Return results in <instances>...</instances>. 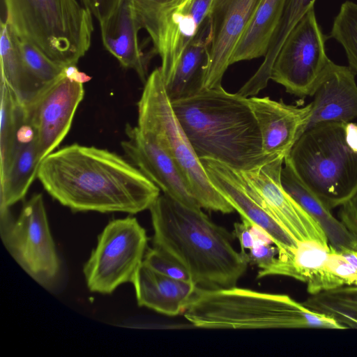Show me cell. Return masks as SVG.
<instances>
[{
  "label": "cell",
  "mask_w": 357,
  "mask_h": 357,
  "mask_svg": "<svg viewBox=\"0 0 357 357\" xmlns=\"http://www.w3.org/2000/svg\"><path fill=\"white\" fill-rule=\"evenodd\" d=\"M302 304L335 321L342 329L357 328V286L344 285L312 294Z\"/></svg>",
  "instance_id": "obj_28"
},
{
  "label": "cell",
  "mask_w": 357,
  "mask_h": 357,
  "mask_svg": "<svg viewBox=\"0 0 357 357\" xmlns=\"http://www.w3.org/2000/svg\"><path fill=\"white\" fill-rule=\"evenodd\" d=\"M122 0H95V17L98 23L108 18L116 9Z\"/></svg>",
  "instance_id": "obj_37"
},
{
  "label": "cell",
  "mask_w": 357,
  "mask_h": 357,
  "mask_svg": "<svg viewBox=\"0 0 357 357\" xmlns=\"http://www.w3.org/2000/svg\"><path fill=\"white\" fill-rule=\"evenodd\" d=\"M330 37L343 47L349 66L357 73V3L346 1L334 19Z\"/></svg>",
  "instance_id": "obj_31"
},
{
  "label": "cell",
  "mask_w": 357,
  "mask_h": 357,
  "mask_svg": "<svg viewBox=\"0 0 357 357\" xmlns=\"http://www.w3.org/2000/svg\"><path fill=\"white\" fill-rule=\"evenodd\" d=\"M356 73L349 66L328 64L312 96L307 129L326 122H349L357 117Z\"/></svg>",
  "instance_id": "obj_18"
},
{
  "label": "cell",
  "mask_w": 357,
  "mask_h": 357,
  "mask_svg": "<svg viewBox=\"0 0 357 357\" xmlns=\"http://www.w3.org/2000/svg\"><path fill=\"white\" fill-rule=\"evenodd\" d=\"M5 20L20 39L52 61L77 65L90 48L93 14L77 0H3Z\"/></svg>",
  "instance_id": "obj_5"
},
{
  "label": "cell",
  "mask_w": 357,
  "mask_h": 357,
  "mask_svg": "<svg viewBox=\"0 0 357 357\" xmlns=\"http://www.w3.org/2000/svg\"><path fill=\"white\" fill-rule=\"evenodd\" d=\"M197 328L209 329H342L331 318L316 313L286 294L236 287L197 288L184 312Z\"/></svg>",
  "instance_id": "obj_4"
},
{
  "label": "cell",
  "mask_w": 357,
  "mask_h": 357,
  "mask_svg": "<svg viewBox=\"0 0 357 357\" xmlns=\"http://www.w3.org/2000/svg\"><path fill=\"white\" fill-rule=\"evenodd\" d=\"M121 142L126 155L170 198L190 207L201 208L173 159L156 143L145 138L136 126L128 124Z\"/></svg>",
  "instance_id": "obj_16"
},
{
  "label": "cell",
  "mask_w": 357,
  "mask_h": 357,
  "mask_svg": "<svg viewBox=\"0 0 357 357\" xmlns=\"http://www.w3.org/2000/svg\"><path fill=\"white\" fill-rule=\"evenodd\" d=\"M84 96L83 83L64 73L43 89L25 107L26 119L36 134L41 161L68 133Z\"/></svg>",
  "instance_id": "obj_13"
},
{
  "label": "cell",
  "mask_w": 357,
  "mask_h": 357,
  "mask_svg": "<svg viewBox=\"0 0 357 357\" xmlns=\"http://www.w3.org/2000/svg\"><path fill=\"white\" fill-rule=\"evenodd\" d=\"M329 247L327 265L330 271L338 277L344 285L357 286V268L349 262L341 252Z\"/></svg>",
  "instance_id": "obj_33"
},
{
  "label": "cell",
  "mask_w": 357,
  "mask_h": 357,
  "mask_svg": "<svg viewBox=\"0 0 357 357\" xmlns=\"http://www.w3.org/2000/svg\"><path fill=\"white\" fill-rule=\"evenodd\" d=\"M1 79L13 91L18 101L26 107L38 94L20 50L17 38L6 21H1Z\"/></svg>",
  "instance_id": "obj_27"
},
{
  "label": "cell",
  "mask_w": 357,
  "mask_h": 357,
  "mask_svg": "<svg viewBox=\"0 0 357 357\" xmlns=\"http://www.w3.org/2000/svg\"><path fill=\"white\" fill-rule=\"evenodd\" d=\"M282 157L248 171L239 172L248 192L298 242H316L329 247L319 223L289 194L281 181Z\"/></svg>",
  "instance_id": "obj_12"
},
{
  "label": "cell",
  "mask_w": 357,
  "mask_h": 357,
  "mask_svg": "<svg viewBox=\"0 0 357 357\" xmlns=\"http://www.w3.org/2000/svg\"><path fill=\"white\" fill-rule=\"evenodd\" d=\"M346 123L326 122L307 129L284 159L331 210L357 191V153L346 142Z\"/></svg>",
  "instance_id": "obj_6"
},
{
  "label": "cell",
  "mask_w": 357,
  "mask_h": 357,
  "mask_svg": "<svg viewBox=\"0 0 357 357\" xmlns=\"http://www.w3.org/2000/svg\"><path fill=\"white\" fill-rule=\"evenodd\" d=\"M340 220L357 238V191L339 211Z\"/></svg>",
  "instance_id": "obj_35"
},
{
  "label": "cell",
  "mask_w": 357,
  "mask_h": 357,
  "mask_svg": "<svg viewBox=\"0 0 357 357\" xmlns=\"http://www.w3.org/2000/svg\"><path fill=\"white\" fill-rule=\"evenodd\" d=\"M248 99L259 128L264 153L273 158H285L306 130L312 116V102L298 107L269 97Z\"/></svg>",
  "instance_id": "obj_17"
},
{
  "label": "cell",
  "mask_w": 357,
  "mask_h": 357,
  "mask_svg": "<svg viewBox=\"0 0 357 357\" xmlns=\"http://www.w3.org/2000/svg\"><path fill=\"white\" fill-rule=\"evenodd\" d=\"M17 38L26 68L38 93L64 74L66 66L52 61L31 43Z\"/></svg>",
  "instance_id": "obj_30"
},
{
  "label": "cell",
  "mask_w": 357,
  "mask_h": 357,
  "mask_svg": "<svg viewBox=\"0 0 357 357\" xmlns=\"http://www.w3.org/2000/svg\"><path fill=\"white\" fill-rule=\"evenodd\" d=\"M276 252L278 253L276 247L271 244H256L250 250L249 253H246V257L248 264H256L260 271H265L272 266L276 259Z\"/></svg>",
  "instance_id": "obj_34"
},
{
  "label": "cell",
  "mask_w": 357,
  "mask_h": 357,
  "mask_svg": "<svg viewBox=\"0 0 357 357\" xmlns=\"http://www.w3.org/2000/svg\"><path fill=\"white\" fill-rule=\"evenodd\" d=\"M315 0H285L282 15L275 28L264 59L257 70L237 92L248 98L257 95L264 89L271 79V70L275 60L287 36L314 7Z\"/></svg>",
  "instance_id": "obj_24"
},
{
  "label": "cell",
  "mask_w": 357,
  "mask_h": 357,
  "mask_svg": "<svg viewBox=\"0 0 357 357\" xmlns=\"http://www.w3.org/2000/svg\"><path fill=\"white\" fill-rule=\"evenodd\" d=\"M82 3L89 10L93 15L96 13V2L95 0H81Z\"/></svg>",
  "instance_id": "obj_40"
},
{
  "label": "cell",
  "mask_w": 357,
  "mask_h": 357,
  "mask_svg": "<svg viewBox=\"0 0 357 357\" xmlns=\"http://www.w3.org/2000/svg\"><path fill=\"white\" fill-rule=\"evenodd\" d=\"M217 190L241 218L264 229L278 250V257L291 259L298 242L277 219L247 190L238 171L215 160L200 159Z\"/></svg>",
  "instance_id": "obj_15"
},
{
  "label": "cell",
  "mask_w": 357,
  "mask_h": 357,
  "mask_svg": "<svg viewBox=\"0 0 357 357\" xmlns=\"http://www.w3.org/2000/svg\"><path fill=\"white\" fill-rule=\"evenodd\" d=\"M0 235L14 260L46 289L55 287L61 261L52 238L41 194H35L14 218L9 209L0 211Z\"/></svg>",
  "instance_id": "obj_8"
},
{
  "label": "cell",
  "mask_w": 357,
  "mask_h": 357,
  "mask_svg": "<svg viewBox=\"0 0 357 357\" xmlns=\"http://www.w3.org/2000/svg\"><path fill=\"white\" fill-rule=\"evenodd\" d=\"M281 181L289 194L319 223L328 241L337 251L357 249V238L354 236L328 208L298 178L291 165L284 160Z\"/></svg>",
  "instance_id": "obj_22"
},
{
  "label": "cell",
  "mask_w": 357,
  "mask_h": 357,
  "mask_svg": "<svg viewBox=\"0 0 357 357\" xmlns=\"http://www.w3.org/2000/svg\"><path fill=\"white\" fill-rule=\"evenodd\" d=\"M285 0H259L231 59V64L264 56Z\"/></svg>",
  "instance_id": "obj_25"
},
{
  "label": "cell",
  "mask_w": 357,
  "mask_h": 357,
  "mask_svg": "<svg viewBox=\"0 0 357 357\" xmlns=\"http://www.w3.org/2000/svg\"><path fill=\"white\" fill-rule=\"evenodd\" d=\"M241 222L234 224V235L238 239L241 251L250 250L256 245V241L251 230L252 223L245 218H241Z\"/></svg>",
  "instance_id": "obj_36"
},
{
  "label": "cell",
  "mask_w": 357,
  "mask_h": 357,
  "mask_svg": "<svg viewBox=\"0 0 357 357\" xmlns=\"http://www.w3.org/2000/svg\"><path fill=\"white\" fill-rule=\"evenodd\" d=\"M259 0H213L209 20L211 40L204 67V89L222 86L235 49Z\"/></svg>",
  "instance_id": "obj_14"
},
{
  "label": "cell",
  "mask_w": 357,
  "mask_h": 357,
  "mask_svg": "<svg viewBox=\"0 0 357 357\" xmlns=\"http://www.w3.org/2000/svg\"><path fill=\"white\" fill-rule=\"evenodd\" d=\"M37 178L46 192L75 212L136 214L160 188L132 162L107 149L73 144L47 155Z\"/></svg>",
  "instance_id": "obj_1"
},
{
  "label": "cell",
  "mask_w": 357,
  "mask_h": 357,
  "mask_svg": "<svg viewBox=\"0 0 357 357\" xmlns=\"http://www.w3.org/2000/svg\"><path fill=\"white\" fill-rule=\"evenodd\" d=\"M153 245L172 257L190 274L198 289L236 287L246 271V252H238L231 236L202 208L185 206L163 195L149 208Z\"/></svg>",
  "instance_id": "obj_2"
},
{
  "label": "cell",
  "mask_w": 357,
  "mask_h": 357,
  "mask_svg": "<svg viewBox=\"0 0 357 357\" xmlns=\"http://www.w3.org/2000/svg\"><path fill=\"white\" fill-rule=\"evenodd\" d=\"M340 252H341V254L349 262L357 268V249H347L340 251Z\"/></svg>",
  "instance_id": "obj_39"
},
{
  "label": "cell",
  "mask_w": 357,
  "mask_h": 357,
  "mask_svg": "<svg viewBox=\"0 0 357 357\" xmlns=\"http://www.w3.org/2000/svg\"><path fill=\"white\" fill-rule=\"evenodd\" d=\"M326 39L312 7L287 36L273 63L271 79L291 94L312 96L331 61L326 53Z\"/></svg>",
  "instance_id": "obj_11"
},
{
  "label": "cell",
  "mask_w": 357,
  "mask_h": 357,
  "mask_svg": "<svg viewBox=\"0 0 357 357\" xmlns=\"http://www.w3.org/2000/svg\"><path fill=\"white\" fill-rule=\"evenodd\" d=\"M345 140L349 148L357 153V124L347 122L344 127Z\"/></svg>",
  "instance_id": "obj_38"
},
{
  "label": "cell",
  "mask_w": 357,
  "mask_h": 357,
  "mask_svg": "<svg viewBox=\"0 0 357 357\" xmlns=\"http://www.w3.org/2000/svg\"><path fill=\"white\" fill-rule=\"evenodd\" d=\"M40 162L36 134L26 119L20 130L11 162L0 176V211L9 209L24 197L37 178Z\"/></svg>",
  "instance_id": "obj_21"
},
{
  "label": "cell",
  "mask_w": 357,
  "mask_h": 357,
  "mask_svg": "<svg viewBox=\"0 0 357 357\" xmlns=\"http://www.w3.org/2000/svg\"><path fill=\"white\" fill-rule=\"evenodd\" d=\"M99 25L105 48L123 68L135 70L144 83L149 76V61L139 45L138 33L142 29L132 0H122L112 15Z\"/></svg>",
  "instance_id": "obj_19"
},
{
  "label": "cell",
  "mask_w": 357,
  "mask_h": 357,
  "mask_svg": "<svg viewBox=\"0 0 357 357\" xmlns=\"http://www.w3.org/2000/svg\"><path fill=\"white\" fill-rule=\"evenodd\" d=\"M211 40L208 17L183 52L171 81L165 85L171 102L188 98L204 89V67Z\"/></svg>",
  "instance_id": "obj_23"
},
{
  "label": "cell",
  "mask_w": 357,
  "mask_h": 357,
  "mask_svg": "<svg viewBox=\"0 0 357 357\" xmlns=\"http://www.w3.org/2000/svg\"><path fill=\"white\" fill-rule=\"evenodd\" d=\"M137 110L138 130L173 159L201 208L232 213L234 208L211 182L176 116L160 68L153 70L144 82Z\"/></svg>",
  "instance_id": "obj_7"
},
{
  "label": "cell",
  "mask_w": 357,
  "mask_h": 357,
  "mask_svg": "<svg viewBox=\"0 0 357 357\" xmlns=\"http://www.w3.org/2000/svg\"><path fill=\"white\" fill-rule=\"evenodd\" d=\"M329 250L330 247L316 242H298L290 259L294 278L307 283V292L311 295L344 285L328 267Z\"/></svg>",
  "instance_id": "obj_26"
},
{
  "label": "cell",
  "mask_w": 357,
  "mask_h": 357,
  "mask_svg": "<svg viewBox=\"0 0 357 357\" xmlns=\"http://www.w3.org/2000/svg\"><path fill=\"white\" fill-rule=\"evenodd\" d=\"M172 105L199 159L215 160L239 172L274 159L263 151L247 97L220 86L204 89Z\"/></svg>",
  "instance_id": "obj_3"
},
{
  "label": "cell",
  "mask_w": 357,
  "mask_h": 357,
  "mask_svg": "<svg viewBox=\"0 0 357 357\" xmlns=\"http://www.w3.org/2000/svg\"><path fill=\"white\" fill-rule=\"evenodd\" d=\"M132 284L139 306L168 316L184 312L197 289L193 282L169 278L144 263Z\"/></svg>",
  "instance_id": "obj_20"
},
{
  "label": "cell",
  "mask_w": 357,
  "mask_h": 357,
  "mask_svg": "<svg viewBox=\"0 0 357 357\" xmlns=\"http://www.w3.org/2000/svg\"><path fill=\"white\" fill-rule=\"evenodd\" d=\"M193 3L194 0H132L141 29L148 33L154 52L160 57L165 85L204 22Z\"/></svg>",
  "instance_id": "obj_10"
},
{
  "label": "cell",
  "mask_w": 357,
  "mask_h": 357,
  "mask_svg": "<svg viewBox=\"0 0 357 357\" xmlns=\"http://www.w3.org/2000/svg\"><path fill=\"white\" fill-rule=\"evenodd\" d=\"M26 120L25 107L6 82L1 79L0 176L6 172L11 162L20 130Z\"/></svg>",
  "instance_id": "obj_29"
},
{
  "label": "cell",
  "mask_w": 357,
  "mask_h": 357,
  "mask_svg": "<svg viewBox=\"0 0 357 357\" xmlns=\"http://www.w3.org/2000/svg\"><path fill=\"white\" fill-rule=\"evenodd\" d=\"M143 263L169 278L192 282L190 274L183 265L157 248H148Z\"/></svg>",
  "instance_id": "obj_32"
},
{
  "label": "cell",
  "mask_w": 357,
  "mask_h": 357,
  "mask_svg": "<svg viewBox=\"0 0 357 357\" xmlns=\"http://www.w3.org/2000/svg\"><path fill=\"white\" fill-rule=\"evenodd\" d=\"M147 242L146 230L135 218L109 221L83 267L90 291L110 294L120 285L132 283L143 264Z\"/></svg>",
  "instance_id": "obj_9"
}]
</instances>
